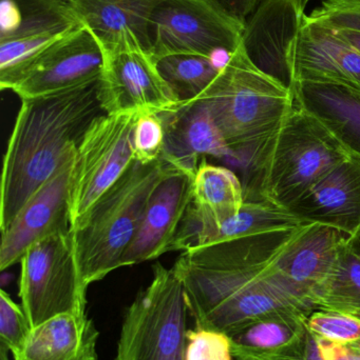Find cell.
<instances>
[{
  "mask_svg": "<svg viewBox=\"0 0 360 360\" xmlns=\"http://www.w3.org/2000/svg\"><path fill=\"white\" fill-rule=\"evenodd\" d=\"M306 224L182 252L173 269L183 285L194 328L230 335L268 313L314 311L278 268Z\"/></svg>",
  "mask_w": 360,
  "mask_h": 360,
  "instance_id": "1",
  "label": "cell"
},
{
  "mask_svg": "<svg viewBox=\"0 0 360 360\" xmlns=\"http://www.w3.org/2000/svg\"><path fill=\"white\" fill-rule=\"evenodd\" d=\"M99 79L23 99L4 158L0 231L68 160L77 155L87 131L104 115Z\"/></svg>",
  "mask_w": 360,
  "mask_h": 360,
  "instance_id": "2",
  "label": "cell"
},
{
  "mask_svg": "<svg viewBox=\"0 0 360 360\" xmlns=\"http://www.w3.org/2000/svg\"><path fill=\"white\" fill-rule=\"evenodd\" d=\"M194 99L209 108L237 160H251L295 105L292 89L258 69L242 44Z\"/></svg>",
  "mask_w": 360,
  "mask_h": 360,
  "instance_id": "3",
  "label": "cell"
},
{
  "mask_svg": "<svg viewBox=\"0 0 360 360\" xmlns=\"http://www.w3.org/2000/svg\"><path fill=\"white\" fill-rule=\"evenodd\" d=\"M175 169L163 158L147 164L133 160L97 200L84 226L72 230L80 276L87 288L122 268L123 257L139 232L152 193Z\"/></svg>",
  "mask_w": 360,
  "mask_h": 360,
  "instance_id": "4",
  "label": "cell"
},
{
  "mask_svg": "<svg viewBox=\"0 0 360 360\" xmlns=\"http://www.w3.org/2000/svg\"><path fill=\"white\" fill-rule=\"evenodd\" d=\"M351 158L313 116L295 103L249 162L257 174L259 198L287 209Z\"/></svg>",
  "mask_w": 360,
  "mask_h": 360,
  "instance_id": "5",
  "label": "cell"
},
{
  "mask_svg": "<svg viewBox=\"0 0 360 360\" xmlns=\"http://www.w3.org/2000/svg\"><path fill=\"white\" fill-rule=\"evenodd\" d=\"M190 317L181 281L158 262L125 313L116 360H186Z\"/></svg>",
  "mask_w": 360,
  "mask_h": 360,
  "instance_id": "6",
  "label": "cell"
},
{
  "mask_svg": "<svg viewBox=\"0 0 360 360\" xmlns=\"http://www.w3.org/2000/svg\"><path fill=\"white\" fill-rule=\"evenodd\" d=\"M19 297L31 328L61 314L87 315L73 231L56 233L30 247L20 259Z\"/></svg>",
  "mask_w": 360,
  "mask_h": 360,
  "instance_id": "7",
  "label": "cell"
},
{
  "mask_svg": "<svg viewBox=\"0 0 360 360\" xmlns=\"http://www.w3.org/2000/svg\"><path fill=\"white\" fill-rule=\"evenodd\" d=\"M139 111L104 114L87 131L76 155L70 198L72 230H80L95 203L135 160Z\"/></svg>",
  "mask_w": 360,
  "mask_h": 360,
  "instance_id": "8",
  "label": "cell"
},
{
  "mask_svg": "<svg viewBox=\"0 0 360 360\" xmlns=\"http://www.w3.org/2000/svg\"><path fill=\"white\" fill-rule=\"evenodd\" d=\"M243 29L216 0H162L150 27V54L158 60L168 55L234 53Z\"/></svg>",
  "mask_w": 360,
  "mask_h": 360,
  "instance_id": "9",
  "label": "cell"
},
{
  "mask_svg": "<svg viewBox=\"0 0 360 360\" xmlns=\"http://www.w3.org/2000/svg\"><path fill=\"white\" fill-rule=\"evenodd\" d=\"M103 46L85 25L46 46L17 78L11 91L23 99L94 82L103 71Z\"/></svg>",
  "mask_w": 360,
  "mask_h": 360,
  "instance_id": "10",
  "label": "cell"
},
{
  "mask_svg": "<svg viewBox=\"0 0 360 360\" xmlns=\"http://www.w3.org/2000/svg\"><path fill=\"white\" fill-rule=\"evenodd\" d=\"M99 94L106 114L166 111L180 103L150 53L135 49L106 50Z\"/></svg>",
  "mask_w": 360,
  "mask_h": 360,
  "instance_id": "11",
  "label": "cell"
},
{
  "mask_svg": "<svg viewBox=\"0 0 360 360\" xmlns=\"http://www.w3.org/2000/svg\"><path fill=\"white\" fill-rule=\"evenodd\" d=\"M75 158L68 160L17 214L10 226L1 231L0 269L20 262L32 245L56 233L72 230L70 198Z\"/></svg>",
  "mask_w": 360,
  "mask_h": 360,
  "instance_id": "12",
  "label": "cell"
},
{
  "mask_svg": "<svg viewBox=\"0 0 360 360\" xmlns=\"http://www.w3.org/2000/svg\"><path fill=\"white\" fill-rule=\"evenodd\" d=\"M306 0H261L242 33L243 49L252 63L292 89L289 53L304 21Z\"/></svg>",
  "mask_w": 360,
  "mask_h": 360,
  "instance_id": "13",
  "label": "cell"
},
{
  "mask_svg": "<svg viewBox=\"0 0 360 360\" xmlns=\"http://www.w3.org/2000/svg\"><path fill=\"white\" fill-rule=\"evenodd\" d=\"M289 65L293 82H328L360 92V52L309 15L290 50Z\"/></svg>",
  "mask_w": 360,
  "mask_h": 360,
  "instance_id": "14",
  "label": "cell"
},
{
  "mask_svg": "<svg viewBox=\"0 0 360 360\" xmlns=\"http://www.w3.org/2000/svg\"><path fill=\"white\" fill-rule=\"evenodd\" d=\"M159 115L165 131L162 158L175 168L194 174L205 156L237 160L202 101H180Z\"/></svg>",
  "mask_w": 360,
  "mask_h": 360,
  "instance_id": "15",
  "label": "cell"
},
{
  "mask_svg": "<svg viewBox=\"0 0 360 360\" xmlns=\"http://www.w3.org/2000/svg\"><path fill=\"white\" fill-rule=\"evenodd\" d=\"M194 176L192 173L175 169L158 184L120 266L139 264L170 252L171 243L192 201Z\"/></svg>",
  "mask_w": 360,
  "mask_h": 360,
  "instance_id": "16",
  "label": "cell"
},
{
  "mask_svg": "<svg viewBox=\"0 0 360 360\" xmlns=\"http://www.w3.org/2000/svg\"><path fill=\"white\" fill-rule=\"evenodd\" d=\"M306 224L333 226L355 239L360 235V160L349 158L287 207Z\"/></svg>",
  "mask_w": 360,
  "mask_h": 360,
  "instance_id": "17",
  "label": "cell"
},
{
  "mask_svg": "<svg viewBox=\"0 0 360 360\" xmlns=\"http://www.w3.org/2000/svg\"><path fill=\"white\" fill-rule=\"evenodd\" d=\"M104 51L150 53V27L162 0H66Z\"/></svg>",
  "mask_w": 360,
  "mask_h": 360,
  "instance_id": "18",
  "label": "cell"
},
{
  "mask_svg": "<svg viewBox=\"0 0 360 360\" xmlns=\"http://www.w3.org/2000/svg\"><path fill=\"white\" fill-rule=\"evenodd\" d=\"M351 240L348 235L333 226L308 224L302 235L281 256L279 272L300 296L314 307L315 293L327 281L342 250Z\"/></svg>",
  "mask_w": 360,
  "mask_h": 360,
  "instance_id": "19",
  "label": "cell"
},
{
  "mask_svg": "<svg viewBox=\"0 0 360 360\" xmlns=\"http://www.w3.org/2000/svg\"><path fill=\"white\" fill-rule=\"evenodd\" d=\"M306 222L289 210L266 199H245L241 211L234 217L219 224L199 221L186 211L170 251H186L194 248L215 245L240 237L283 229L295 228Z\"/></svg>",
  "mask_w": 360,
  "mask_h": 360,
  "instance_id": "20",
  "label": "cell"
},
{
  "mask_svg": "<svg viewBox=\"0 0 360 360\" xmlns=\"http://www.w3.org/2000/svg\"><path fill=\"white\" fill-rule=\"evenodd\" d=\"M295 103L315 118L352 158L360 160V92L328 82H295Z\"/></svg>",
  "mask_w": 360,
  "mask_h": 360,
  "instance_id": "21",
  "label": "cell"
},
{
  "mask_svg": "<svg viewBox=\"0 0 360 360\" xmlns=\"http://www.w3.org/2000/svg\"><path fill=\"white\" fill-rule=\"evenodd\" d=\"M99 336L87 315H57L32 328L13 360H99Z\"/></svg>",
  "mask_w": 360,
  "mask_h": 360,
  "instance_id": "22",
  "label": "cell"
},
{
  "mask_svg": "<svg viewBox=\"0 0 360 360\" xmlns=\"http://www.w3.org/2000/svg\"><path fill=\"white\" fill-rule=\"evenodd\" d=\"M80 25L66 0H0V41L58 38Z\"/></svg>",
  "mask_w": 360,
  "mask_h": 360,
  "instance_id": "23",
  "label": "cell"
},
{
  "mask_svg": "<svg viewBox=\"0 0 360 360\" xmlns=\"http://www.w3.org/2000/svg\"><path fill=\"white\" fill-rule=\"evenodd\" d=\"M244 202V188L232 170L201 162L192 182L190 215L204 224H219L236 216Z\"/></svg>",
  "mask_w": 360,
  "mask_h": 360,
  "instance_id": "24",
  "label": "cell"
},
{
  "mask_svg": "<svg viewBox=\"0 0 360 360\" xmlns=\"http://www.w3.org/2000/svg\"><path fill=\"white\" fill-rule=\"evenodd\" d=\"M310 313L280 310L262 315L228 335L234 348L272 352L297 342L308 331Z\"/></svg>",
  "mask_w": 360,
  "mask_h": 360,
  "instance_id": "25",
  "label": "cell"
},
{
  "mask_svg": "<svg viewBox=\"0 0 360 360\" xmlns=\"http://www.w3.org/2000/svg\"><path fill=\"white\" fill-rule=\"evenodd\" d=\"M315 310L347 313L360 319V254L352 240L314 296Z\"/></svg>",
  "mask_w": 360,
  "mask_h": 360,
  "instance_id": "26",
  "label": "cell"
},
{
  "mask_svg": "<svg viewBox=\"0 0 360 360\" xmlns=\"http://www.w3.org/2000/svg\"><path fill=\"white\" fill-rule=\"evenodd\" d=\"M156 65L180 101L198 97L221 71L213 57L194 54L168 55Z\"/></svg>",
  "mask_w": 360,
  "mask_h": 360,
  "instance_id": "27",
  "label": "cell"
},
{
  "mask_svg": "<svg viewBox=\"0 0 360 360\" xmlns=\"http://www.w3.org/2000/svg\"><path fill=\"white\" fill-rule=\"evenodd\" d=\"M308 328L316 338L338 344L352 345L360 340V319L347 313L312 311L308 316Z\"/></svg>",
  "mask_w": 360,
  "mask_h": 360,
  "instance_id": "28",
  "label": "cell"
},
{
  "mask_svg": "<svg viewBox=\"0 0 360 360\" xmlns=\"http://www.w3.org/2000/svg\"><path fill=\"white\" fill-rule=\"evenodd\" d=\"M165 131L156 112H139L133 132V155L139 162H156L162 158Z\"/></svg>",
  "mask_w": 360,
  "mask_h": 360,
  "instance_id": "29",
  "label": "cell"
},
{
  "mask_svg": "<svg viewBox=\"0 0 360 360\" xmlns=\"http://www.w3.org/2000/svg\"><path fill=\"white\" fill-rule=\"evenodd\" d=\"M31 326L23 307L6 291L0 292V348L14 355L23 348L31 332Z\"/></svg>",
  "mask_w": 360,
  "mask_h": 360,
  "instance_id": "30",
  "label": "cell"
},
{
  "mask_svg": "<svg viewBox=\"0 0 360 360\" xmlns=\"http://www.w3.org/2000/svg\"><path fill=\"white\" fill-rule=\"evenodd\" d=\"M186 360H234L230 338L213 330H188Z\"/></svg>",
  "mask_w": 360,
  "mask_h": 360,
  "instance_id": "31",
  "label": "cell"
},
{
  "mask_svg": "<svg viewBox=\"0 0 360 360\" xmlns=\"http://www.w3.org/2000/svg\"><path fill=\"white\" fill-rule=\"evenodd\" d=\"M309 16L333 29L360 32V0H323Z\"/></svg>",
  "mask_w": 360,
  "mask_h": 360,
  "instance_id": "32",
  "label": "cell"
},
{
  "mask_svg": "<svg viewBox=\"0 0 360 360\" xmlns=\"http://www.w3.org/2000/svg\"><path fill=\"white\" fill-rule=\"evenodd\" d=\"M234 360H315L319 356L316 338L310 330L292 346L272 352H252L232 347Z\"/></svg>",
  "mask_w": 360,
  "mask_h": 360,
  "instance_id": "33",
  "label": "cell"
},
{
  "mask_svg": "<svg viewBox=\"0 0 360 360\" xmlns=\"http://www.w3.org/2000/svg\"><path fill=\"white\" fill-rule=\"evenodd\" d=\"M316 342L323 360H360V350L352 345L338 344L319 338H316Z\"/></svg>",
  "mask_w": 360,
  "mask_h": 360,
  "instance_id": "34",
  "label": "cell"
},
{
  "mask_svg": "<svg viewBox=\"0 0 360 360\" xmlns=\"http://www.w3.org/2000/svg\"><path fill=\"white\" fill-rule=\"evenodd\" d=\"M228 14L245 25L261 0H216Z\"/></svg>",
  "mask_w": 360,
  "mask_h": 360,
  "instance_id": "35",
  "label": "cell"
},
{
  "mask_svg": "<svg viewBox=\"0 0 360 360\" xmlns=\"http://www.w3.org/2000/svg\"><path fill=\"white\" fill-rule=\"evenodd\" d=\"M333 29V27H332ZM338 36L345 41L348 42L353 48L360 52V32L352 31V30L334 29Z\"/></svg>",
  "mask_w": 360,
  "mask_h": 360,
  "instance_id": "36",
  "label": "cell"
},
{
  "mask_svg": "<svg viewBox=\"0 0 360 360\" xmlns=\"http://www.w3.org/2000/svg\"><path fill=\"white\" fill-rule=\"evenodd\" d=\"M0 360H10L8 359V352L6 349L0 348Z\"/></svg>",
  "mask_w": 360,
  "mask_h": 360,
  "instance_id": "37",
  "label": "cell"
},
{
  "mask_svg": "<svg viewBox=\"0 0 360 360\" xmlns=\"http://www.w3.org/2000/svg\"><path fill=\"white\" fill-rule=\"evenodd\" d=\"M352 243L356 251L360 254V235L357 238L352 239Z\"/></svg>",
  "mask_w": 360,
  "mask_h": 360,
  "instance_id": "38",
  "label": "cell"
},
{
  "mask_svg": "<svg viewBox=\"0 0 360 360\" xmlns=\"http://www.w3.org/2000/svg\"><path fill=\"white\" fill-rule=\"evenodd\" d=\"M353 347H355V348L359 349L360 350V340L359 342H355V344H352Z\"/></svg>",
  "mask_w": 360,
  "mask_h": 360,
  "instance_id": "39",
  "label": "cell"
},
{
  "mask_svg": "<svg viewBox=\"0 0 360 360\" xmlns=\"http://www.w3.org/2000/svg\"><path fill=\"white\" fill-rule=\"evenodd\" d=\"M306 2H309V1H310V0H306Z\"/></svg>",
  "mask_w": 360,
  "mask_h": 360,
  "instance_id": "40",
  "label": "cell"
}]
</instances>
